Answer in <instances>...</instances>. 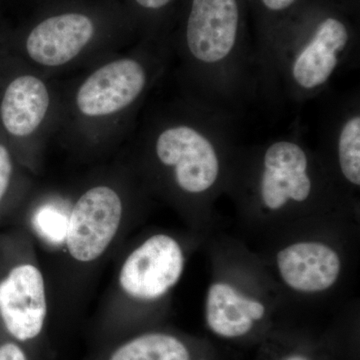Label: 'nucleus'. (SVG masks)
<instances>
[{
	"instance_id": "obj_16",
	"label": "nucleus",
	"mask_w": 360,
	"mask_h": 360,
	"mask_svg": "<svg viewBox=\"0 0 360 360\" xmlns=\"http://www.w3.org/2000/svg\"><path fill=\"white\" fill-rule=\"evenodd\" d=\"M175 0H127V13L132 18V15L137 16H156L165 13L172 6Z\"/></svg>"
},
{
	"instance_id": "obj_19",
	"label": "nucleus",
	"mask_w": 360,
	"mask_h": 360,
	"mask_svg": "<svg viewBox=\"0 0 360 360\" xmlns=\"http://www.w3.org/2000/svg\"><path fill=\"white\" fill-rule=\"evenodd\" d=\"M285 360H310L307 357L303 356V355H292V356L288 357Z\"/></svg>"
},
{
	"instance_id": "obj_9",
	"label": "nucleus",
	"mask_w": 360,
	"mask_h": 360,
	"mask_svg": "<svg viewBox=\"0 0 360 360\" xmlns=\"http://www.w3.org/2000/svg\"><path fill=\"white\" fill-rule=\"evenodd\" d=\"M165 59L167 53L141 51L99 66L75 92L78 115L84 120H101L129 111L162 73Z\"/></svg>"
},
{
	"instance_id": "obj_17",
	"label": "nucleus",
	"mask_w": 360,
	"mask_h": 360,
	"mask_svg": "<svg viewBox=\"0 0 360 360\" xmlns=\"http://www.w3.org/2000/svg\"><path fill=\"white\" fill-rule=\"evenodd\" d=\"M0 360H30L22 345L8 335V340L0 341Z\"/></svg>"
},
{
	"instance_id": "obj_4",
	"label": "nucleus",
	"mask_w": 360,
	"mask_h": 360,
	"mask_svg": "<svg viewBox=\"0 0 360 360\" xmlns=\"http://www.w3.org/2000/svg\"><path fill=\"white\" fill-rule=\"evenodd\" d=\"M354 51L349 25L338 16H323L302 34L279 37L260 92L267 98L281 96L293 103H305L326 91L356 56Z\"/></svg>"
},
{
	"instance_id": "obj_18",
	"label": "nucleus",
	"mask_w": 360,
	"mask_h": 360,
	"mask_svg": "<svg viewBox=\"0 0 360 360\" xmlns=\"http://www.w3.org/2000/svg\"><path fill=\"white\" fill-rule=\"evenodd\" d=\"M298 0H259L260 6L271 14L284 13L297 4Z\"/></svg>"
},
{
	"instance_id": "obj_12",
	"label": "nucleus",
	"mask_w": 360,
	"mask_h": 360,
	"mask_svg": "<svg viewBox=\"0 0 360 360\" xmlns=\"http://www.w3.org/2000/svg\"><path fill=\"white\" fill-rule=\"evenodd\" d=\"M205 319L215 335L224 338H241L250 333L264 319V303L239 292L226 283H213L205 298Z\"/></svg>"
},
{
	"instance_id": "obj_14",
	"label": "nucleus",
	"mask_w": 360,
	"mask_h": 360,
	"mask_svg": "<svg viewBox=\"0 0 360 360\" xmlns=\"http://www.w3.org/2000/svg\"><path fill=\"white\" fill-rule=\"evenodd\" d=\"M108 360H191V355L176 336L153 331L124 341L111 352Z\"/></svg>"
},
{
	"instance_id": "obj_3",
	"label": "nucleus",
	"mask_w": 360,
	"mask_h": 360,
	"mask_svg": "<svg viewBox=\"0 0 360 360\" xmlns=\"http://www.w3.org/2000/svg\"><path fill=\"white\" fill-rule=\"evenodd\" d=\"M129 208L127 188L118 180L94 182L70 198L60 245L45 271L51 307L82 302L92 277L120 245Z\"/></svg>"
},
{
	"instance_id": "obj_11",
	"label": "nucleus",
	"mask_w": 360,
	"mask_h": 360,
	"mask_svg": "<svg viewBox=\"0 0 360 360\" xmlns=\"http://www.w3.org/2000/svg\"><path fill=\"white\" fill-rule=\"evenodd\" d=\"M276 266L283 283L300 293H319L335 285L341 260L333 248L321 241H300L276 255Z\"/></svg>"
},
{
	"instance_id": "obj_8",
	"label": "nucleus",
	"mask_w": 360,
	"mask_h": 360,
	"mask_svg": "<svg viewBox=\"0 0 360 360\" xmlns=\"http://www.w3.org/2000/svg\"><path fill=\"white\" fill-rule=\"evenodd\" d=\"M246 191L262 210L283 212L321 195L319 160L297 137L274 139L250 151Z\"/></svg>"
},
{
	"instance_id": "obj_2",
	"label": "nucleus",
	"mask_w": 360,
	"mask_h": 360,
	"mask_svg": "<svg viewBox=\"0 0 360 360\" xmlns=\"http://www.w3.org/2000/svg\"><path fill=\"white\" fill-rule=\"evenodd\" d=\"M144 162L168 195L195 202L221 186L234 153L232 120L187 98L146 135Z\"/></svg>"
},
{
	"instance_id": "obj_10",
	"label": "nucleus",
	"mask_w": 360,
	"mask_h": 360,
	"mask_svg": "<svg viewBox=\"0 0 360 360\" xmlns=\"http://www.w3.org/2000/svg\"><path fill=\"white\" fill-rule=\"evenodd\" d=\"M51 103L47 85L30 73L7 78L0 90V134L18 162L22 158L26 141L41 127Z\"/></svg>"
},
{
	"instance_id": "obj_20",
	"label": "nucleus",
	"mask_w": 360,
	"mask_h": 360,
	"mask_svg": "<svg viewBox=\"0 0 360 360\" xmlns=\"http://www.w3.org/2000/svg\"><path fill=\"white\" fill-rule=\"evenodd\" d=\"M46 1L51 4V2L66 1V0H46Z\"/></svg>"
},
{
	"instance_id": "obj_5",
	"label": "nucleus",
	"mask_w": 360,
	"mask_h": 360,
	"mask_svg": "<svg viewBox=\"0 0 360 360\" xmlns=\"http://www.w3.org/2000/svg\"><path fill=\"white\" fill-rule=\"evenodd\" d=\"M49 6L21 37L26 56L47 68L70 65L120 35L132 21L116 0H66Z\"/></svg>"
},
{
	"instance_id": "obj_6",
	"label": "nucleus",
	"mask_w": 360,
	"mask_h": 360,
	"mask_svg": "<svg viewBox=\"0 0 360 360\" xmlns=\"http://www.w3.org/2000/svg\"><path fill=\"white\" fill-rule=\"evenodd\" d=\"M51 290L34 240L22 227L0 229V328L21 345L39 340Z\"/></svg>"
},
{
	"instance_id": "obj_7",
	"label": "nucleus",
	"mask_w": 360,
	"mask_h": 360,
	"mask_svg": "<svg viewBox=\"0 0 360 360\" xmlns=\"http://www.w3.org/2000/svg\"><path fill=\"white\" fill-rule=\"evenodd\" d=\"M186 253L172 234L153 233L125 253L103 304L108 321H122L141 309L158 307L179 283Z\"/></svg>"
},
{
	"instance_id": "obj_13",
	"label": "nucleus",
	"mask_w": 360,
	"mask_h": 360,
	"mask_svg": "<svg viewBox=\"0 0 360 360\" xmlns=\"http://www.w3.org/2000/svg\"><path fill=\"white\" fill-rule=\"evenodd\" d=\"M323 136L329 153L335 161L341 179L359 189L360 186V101L359 94L345 98L330 122Z\"/></svg>"
},
{
	"instance_id": "obj_1",
	"label": "nucleus",
	"mask_w": 360,
	"mask_h": 360,
	"mask_svg": "<svg viewBox=\"0 0 360 360\" xmlns=\"http://www.w3.org/2000/svg\"><path fill=\"white\" fill-rule=\"evenodd\" d=\"M177 51L187 98L233 120L258 92L238 0H189Z\"/></svg>"
},
{
	"instance_id": "obj_15",
	"label": "nucleus",
	"mask_w": 360,
	"mask_h": 360,
	"mask_svg": "<svg viewBox=\"0 0 360 360\" xmlns=\"http://www.w3.org/2000/svg\"><path fill=\"white\" fill-rule=\"evenodd\" d=\"M23 168L0 134V229L13 224L28 200Z\"/></svg>"
}]
</instances>
